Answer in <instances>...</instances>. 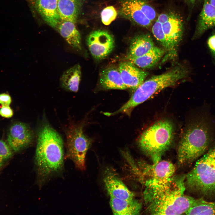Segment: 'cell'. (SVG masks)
Masks as SVG:
<instances>
[{"label": "cell", "mask_w": 215, "mask_h": 215, "mask_svg": "<svg viewBox=\"0 0 215 215\" xmlns=\"http://www.w3.org/2000/svg\"><path fill=\"white\" fill-rule=\"evenodd\" d=\"M185 178V175H173L161 184L145 188L143 198L147 212L154 215L185 214L197 200L184 194Z\"/></svg>", "instance_id": "cell-1"}, {"label": "cell", "mask_w": 215, "mask_h": 215, "mask_svg": "<svg viewBox=\"0 0 215 215\" xmlns=\"http://www.w3.org/2000/svg\"><path fill=\"white\" fill-rule=\"evenodd\" d=\"M199 110L179 142L177 150L179 165L191 164L208 150L215 140V116L207 104H204Z\"/></svg>", "instance_id": "cell-2"}, {"label": "cell", "mask_w": 215, "mask_h": 215, "mask_svg": "<svg viewBox=\"0 0 215 215\" xmlns=\"http://www.w3.org/2000/svg\"><path fill=\"white\" fill-rule=\"evenodd\" d=\"M35 158L38 175L43 180L57 173L63 168L62 140L47 123H43L39 130Z\"/></svg>", "instance_id": "cell-3"}, {"label": "cell", "mask_w": 215, "mask_h": 215, "mask_svg": "<svg viewBox=\"0 0 215 215\" xmlns=\"http://www.w3.org/2000/svg\"><path fill=\"white\" fill-rule=\"evenodd\" d=\"M188 74V71L186 67L182 64H178L165 73L152 76L144 81L134 91L126 103L115 112L109 113V115L120 113L130 115L135 107L158 92L174 86L179 81L186 78Z\"/></svg>", "instance_id": "cell-4"}, {"label": "cell", "mask_w": 215, "mask_h": 215, "mask_svg": "<svg viewBox=\"0 0 215 215\" xmlns=\"http://www.w3.org/2000/svg\"><path fill=\"white\" fill-rule=\"evenodd\" d=\"M151 27L154 36L165 51L162 62L175 59L184 32V22L181 16L173 11L162 13Z\"/></svg>", "instance_id": "cell-5"}, {"label": "cell", "mask_w": 215, "mask_h": 215, "mask_svg": "<svg viewBox=\"0 0 215 215\" xmlns=\"http://www.w3.org/2000/svg\"><path fill=\"white\" fill-rule=\"evenodd\" d=\"M185 184L191 191L205 197L215 195V140L185 175Z\"/></svg>", "instance_id": "cell-6"}, {"label": "cell", "mask_w": 215, "mask_h": 215, "mask_svg": "<svg viewBox=\"0 0 215 215\" xmlns=\"http://www.w3.org/2000/svg\"><path fill=\"white\" fill-rule=\"evenodd\" d=\"M174 127L167 119L160 120L145 130L138 140L140 148L155 163L161 160L170 147L174 137Z\"/></svg>", "instance_id": "cell-7"}, {"label": "cell", "mask_w": 215, "mask_h": 215, "mask_svg": "<svg viewBox=\"0 0 215 215\" xmlns=\"http://www.w3.org/2000/svg\"><path fill=\"white\" fill-rule=\"evenodd\" d=\"M67 156L79 170L85 169V158L92 139L84 133L81 125H72L66 132Z\"/></svg>", "instance_id": "cell-8"}, {"label": "cell", "mask_w": 215, "mask_h": 215, "mask_svg": "<svg viewBox=\"0 0 215 215\" xmlns=\"http://www.w3.org/2000/svg\"><path fill=\"white\" fill-rule=\"evenodd\" d=\"M118 14L134 23L147 28L156 18L154 8L145 0H120Z\"/></svg>", "instance_id": "cell-9"}, {"label": "cell", "mask_w": 215, "mask_h": 215, "mask_svg": "<svg viewBox=\"0 0 215 215\" xmlns=\"http://www.w3.org/2000/svg\"><path fill=\"white\" fill-rule=\"evenodd\" d=\"M139 171L134 169L145 188L159 185L166 181L174 175V165L171 162L160 160L149 164L143 162H138Z\"/></svg>", "instance_id": "cell-10"}, {"label": "cell", "mask_w": 215, "mask_h": 215, "mask_svg": "<svg viewBox=\"0 0 215 215\" xmlns=\"http://www.w3.org/2000/svg\"><path fill=\"white\" fill-rule=\"evenodd\" d=\"M86 41L91 54L96 59L105 58L114 47L113 36L104 30H98L92 32L87 36Z\"/></svg>", "instance_id": "cell-11"}, {"label": "cell", "mask_w": 215, "mask_h": 215, "mask_svg": "<svg viewBox=\"0 0 215 215\" xmlns=\"http://www.w3.org/2000/svg\"><path fill=\"white\" fill-rule=\"evenodd\" d=\"M33 132L28 125L22 122L16 123L10 128L7 139L8 145L15 152L19 151L32 142Z\"/></svg>", "instance_id": "cell-12"}, {"label": "cell", "mask_w": 215, "mask_h": 215, "mask_svg": "<svg viewBox=\"0 0 215 215\" xmlns=\"http://www.w3.org/2000/svg\"><path fill=\"white\" fill-rule=\"evenodd\" d=\"M118 70L127 87L134 91L144 81L148 73L140 69L129 61L120 63Z\"/></svg>", "instance_id": "cell-13"}, {"label": "cell", "mask_w": 215, "mask_h": 215, "mask_svg": "<svg viewBox=\"0 0 215 215\" xmlns=\"http://www.w3.org/2000/svg\"><path fill=\"white\" fill-rule=\"evenodd\" d=\"M104 178L105 188L110 197L123 199H134V194L115 173L107 170Z\"/></svg>", "instance_id": "cell-14"}, {"label": "cell", "mask_w": 215, "mask_h": 215, "mask_svg": "<svg viewBox=\"0 0 215 215\" xmlns=\"http://www.w3.org/2000/svg\"><path fill=\"white\" fill-rule=\"evenodd\" d=\"M32 4L43 19L55 29L61 20L57 0H30Z\"/></svg>", "instance_id": "cell-15"}, {"label": "cell", "mask_w": 215, "mask_h": 215, "mask_svg": "<svg viewBox=\"0 0 215 215\" xmlns=\"http://www.w3.org/2000/svg\"><path fill=\"white\" fill-rule=\"evenodd\" d=\"M214 26L215 7L210 3L209 0H204L192 39H194L198 38L207 30Z\"/></svg>", "instance_id": "cell-16"}, {"label": "cell", "mask_w": 215, "mask_h": 215, "mask_svg": "<svg viewBox=\"0 0 215 215\" xmlns=\"http://www.w3.org/2000/svg\"><path fill=\"white\" fill-rule=\"evenodd\" d=\"M75 24L72 22L61 19L55 30L71 47L76 50H81V35Z\"/></svg>", "instance_id": "cell-17"}, {"label": "cell", "mask_w": 215, "mask_h": 215, "mask_svg": "<svg viewBox=\"0 0 215 215\" xmlns=\"http://www.w3.org/2000/svg\"><path fill=\"white\" fill-rule=\"evenodd\" d=\"M155 46L152 38L149 34L143 33L137 35L131 41L126 59L142 56Z\"/></svg>", "instance_id": "cell-18"}, {"label": "cell", "mask_w": 215, "mask_h": 215, "mask_svg": "<svg viewBox=\"0 0 215 215\" xmlns=\"http://www.w3.org/2000/svg\"><path fill=\"white\" fill-rule=\"evenodd\" d=\"M84 0H57L59 14L61 20L76 23L81 13Z\"/></svg>", "instance_id": "cell-19"}, {"label": "cell", "mask_w": 215, "mask_h": 215, "mask_svg": "<svg viewBox=\"0 0 215 215\" xmlns=\"http://www.w3.org/2000/svg\"><path fill=\"white\" fill-rule=\"evenodd\" d=\"M110 205L115 215H138L142 208V203L134 198L123 199L110 197Z\"/></svg>", "instance_id": "cell-20"}, {"label": "cell", "mask_w": 215, "mask_h": 215, "mask_svg": "<svg viewBox=\"0 0 215 215\" xmlns=\"http://www.w3.org/2000/svg\"><path fill=\"white\" fill-rule=\"evenodd\" d=\"M100 84L105 89L124 90L127 88L122 79L118 70L111 67L103 70L100 77Z\"/></svg>", "instance_id": "cell-21"}, {"label": "cell", "mask_w": 215, "mask_h": 215, "mask_svg": "<svg viewBox=\"0 0 215 215\" xmlns=\"http://www.w3.org/2000/svg\"><path fill=\"white\" fill-rule=\"evenodd\" d=\"M81 75V67L79 64H76L70 67L63 73L60 78L61 87L67 91L77 92Z\"/></svg>", "instance_id": "cell-22"}, {"label": "cell", "mask_w": 215, "mask_h": 215, "mask_svg": "<svg viewBox=\"0 0 215 215\" xmlns=\"http://www.w3.org/2000/svg\"><path fill=\"white\" fill-rule=\"evenodd\" d=\"M163 49L156 46L140 56L127 59L134 65L142 68H149L156 64L165 54Z\"/></svg>", "instance_id": "cell-23"}, {"label": "cell", "mask_w": 215, "mask_h": 215, "mask_svg": "<svg viewBox=\"0 0 215 215\" xmlns=\"http://www.w3.org/2000/svg\"><path fill=\"white\" fill-rule=\"evenodd\" d=\"M117 12L115 8L112 6L104 8L101 13L102 23L106 25L110 24L117 17Z\"/></svg>", "instance_id": "cell-24"}, {"label": "cell", "mask_w": 215, "mask_h": 215, "mask_svg": "<svg viewBox=\"0 0 215 215\" xmlns=\"http://www.w3.org/2000/svg\"><path fill=\"white\" fill-rule=\"evenodd\" d=\"M12 155L11 149L8 144L0 140V168Z\"/></svg>", "instance_id": "cell-25"}, {"label": "cell", "mask_w": 215, "mask_h": 215, "mask_svg": "<svg viewBox=\"0 0 215 215\" xmlns=\"http://www.w3.org/2000/svg\"><path fill=\"white\" fill-rule=\"evenodd\" d=\"M13 112L9 105H2L0 109V115L2 117L9 118L11 117Z\"/></svg>", "instance_id": "cell-26"}, {"label": "cell", "mask_w": 215, "mask_h": 215, "mask_svg": "<svg viewBox=\"0 0 215 215\" xmlns=\"http://www.w3.org/2000/svg\"><path fill=\"white\" fill-rule=\"evenodd\" d=\"M11 101V97L8 94L6 93L0 94V104L2 105H9Z\"/></svg>", "instance_id": "cell-27"}, {"label": "cell", "mask_w": 215, "mask_h": 215, "mask_svg": "<svg viewBox=\"0 0 215 215\" xmlns=\"http://www.w3.org/2000/svg\"><path fill=\"white\" fill-rule=\"evenodd\" d=\"M191 5H194L200 0H184Z\"/></svg>", "instance_id": "cell-28"}, {"label": "cell", "mask_w": 215, "mask_h": 215, "mask_svg": "<svg viewBox=\"0 0 215 215\" xmlns=\"http://www.w3.org/2000/svg\"><path fill=\"white\" fill-rule=\"evenodd\" d=\"M209 1L211 5L215 7V0H209Z\"/></svg>", "instance_id": "cell-29"}, {"label": "cell", "mask_w": 215, "mask_h": 215, "mask_svg": "<svg viewBox=\"0 0 215 215\" xmlns=\"http://www.w3.org/2000/svg\"><path fill=\"white\" fill-rule=\"evenodd\" d=\"M214 59H215V56H214Z\"/></svg>", "instance_id": "cell-30"}]
</instances>
